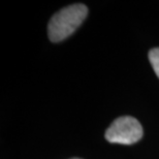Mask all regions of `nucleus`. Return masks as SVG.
<instances>
[{
    "mask_svg": "<svg viewBox=\"0 0 159 159\" xmlns=\"http://www.w3.org/2000/svg\"><path fill=\"white\" fill-rule=\"evenodd\" d=\"M149 60L155 74L159 79V48H154L149 52Z\"/></svg>",
    "mask_w": 159,
    "mask_h": 159,
    "instance_id": "3",
    "label": "nucleus"
},
{
    "mask_svg": "<svg viewBox=\"0 0 159 159\" xmlns=\"http://www.w3.org/2000/svg\"><path fill=\"white\" fill-rule=\"evenodd\" d=\"M88 15L87 6L77 3L66 6L51 18L48 33L51 41L58 43L68 37L80 27Z\"/></svg>",
    "mask_w": 159,
    "mask_h": 159,
    "instance_id": "1",
    "label": "nucleus"
},
{
    "mask_svg": "<svg viewBox=\"0 0 159 159\" xmlns=\"http://www.w3.org/2000/svg\"><path fill=\"white\" fill-rule=\"evenodd\" d=\"M72 159H80V158H72Z\"/></svg>",
    "mask_w": 159,
    "mask_h": 159,
    "instance_id": "4",
    "label": "nucleus"
},
{
    "mask_svg": "<svg viewBox=\"0 0 159 159\" xmlns=\"http://www.w3.org/2000/svg\"><path fill=\"white\" fill-rule=\"evenodd\" d=\"M143 136L141 123L133 117L124 116L116 119L106 131V139L113 144L132 145Z\"/></svg>",
    "mask_w": 159,
    "mask_h": 159,
    "instance_id": "2",
    "label": "nucleus"
}]
</instances>
